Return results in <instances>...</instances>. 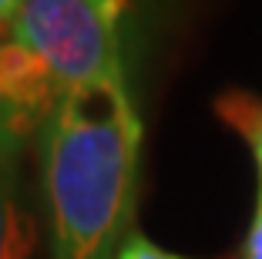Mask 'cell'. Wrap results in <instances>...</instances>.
<instances>
[{
  "label": "cell",
  "instance_id": "obj_1",
  "mask_svg": "<svg viewBox=\"0 0 262 259\" xmlns=\"http://www.w3.org/2000/svg\"><path fill=\"white\" fill-rule=\"evenodd\" d=\"M141 114L128 81L64 94L40 135L51 259H115L131 236L141 175Z\"/></svg>",
  "mask_w": 262,
  "mask_h": 259
},
{
  "label": "cell",
  "instance_id": "obj_2",
  "mask_svg": "<svg viewBox=\"0 0 262 259\" xmlns=\"http://www.w3.org/2000/svg\"><path fill=\"white\" fill-rule=\"evenodd\" d=\"M124 7L128 0H27L7 37L37 54L68 91L124 81Z\"/></svg>",
  "mask_w": 262,
  "mask_h": 259
},
{
  "label": "cell",
  "instance_id": "obj_3",
  "mask_svg": "<svg viewBox=\"0 0 262 259\" xmlns=\"http://www.w3.org/2000/svg\"><path fill=\"white\" fill-rule=\"evenodd\" d=\"M64 88L34 51L14 37H0V158L17 162L40 142L61 108Z\"/></svg>",
  "mask_w": 262,
  "mask_h": 259
},
{
  "label": "cell",
  "instance_id": "obj_4",
  "mask_svg": "<svg viewBox=\"0 0 262 259\" xmlns=\"http://www.w3.org/2000/svg\"><path fill=\"white\" fill-rule=\"evenodd\" d=\"M37 226L24 202L17 162L0 158V259H34Z\"/></svg>",
  "mask_w": 262,
  "mask_h": 259
},
{
  "label": "cell",
  "instance_id": "obj_5",
  "mask_svg": "<svg viewBox=\"0 0 262 259\" xmlns=\"http://www.w3.org/2000/svg\"><path fill=\"white\" fill-rule=\"evenodd\" d=\"M215 114L219 122L229 125L249 145V155L255 162L259 185H262V94L246 91V88H229L215 98Z\"/></svg>",
  "mask_w": 262,
  "mask_h": 259
},
{
  "label": "cell",
  "instance_id": "obj_6",
  "mask_svg": "<svg viewBox=\"0 0 262 259\" xmlns=\"http://www.w3.org/2000/svg\"><path fill=\"white\" fill-rule=\"evenodd\" d=\"M115 259H192V256L171 252V249H165V246L151 243L148 236H141V232H131V236L121 243V249H118Z\"/></svg>",
  "mask_w": 262,
  "mask_h": 259
},
{
  "label": "cell",
  "instance_id": "obj_7",
  "mask_svg": "<svg viewBox=\"0 0 262 259\" xmlns=\"http://www.w3.org/2000/svg\"><path fill=\"white\" fill-rule=\"evenodd\" d=\"M239 259H262V185L255 189V206H252L249 229L239 246Z\"/></svg>",
  "mask_w": 262,
  "mask_h": 259
},
{
  "label": "cell",
  "instance_id": "obj_8",
  "mask_svg": "<svg viewBox=\"0 0 262 259\" xmlns=\"http://www.w3.org/2000/svg\"><path fill=\"white\" fill-rule=\"evenodd\" d=\"M24 4L27 0H0V31L7 34V27L17 21V14L24 10Z\"/></svg>",
  "mask_w": 262,
  "mask_h": 259
}]
</instances>
